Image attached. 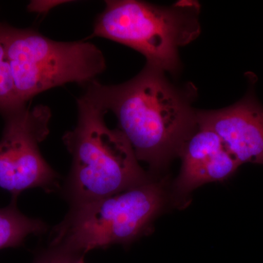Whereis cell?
Wrapping results in <instances>:
<instances>
[{"label":"cell","instance_id":"1","mask_svg":"<svg viewBox=\"0 0 263 263\" xmlns=\"http://www.w3.org/2000/svg\"><path fill=\"white\" fill-rule=\"evenodd\" d=\"M86 90L116 116L137 159L152 171L163 169L179 156L198 126L197 110L192 106L194 86H176L164 71L148 64L127 82L103 85L97 80Z\"/></svg>","mask_w":263,"mask_h":263},{"label":"cell","instance_id":"2","mask_svg":"<svg viewBox=\"0 0 263 263\" xmlns=\"http://www.w3.org/2000/svg\"><path fill=\"white\" fill-rule=\"evenodd\" d=\"M78 121L63 141L72 156L65 186L72 206L110 196L146 182L142 169L122 132L106 125L107 111L85 91L77 99Z\"/></svg>","mask_w":263,"mask_h":263},{"label":"cell","instance_id":"3","mask_svg":"<svg viewBox=\"0 0 263 263\" xmlns=\"http://www.w3.org/2000/svg\"><path fill=\"white\" fill-rule=\"evenodd\" d=\"M200 3L180 0L160 6L137 0H109L95 20L92 37L110 40L141 53L146 64L176 75L180 48L201 32Z\"/></svg>","mask_w":263,"mask_h":263},{"label":"cell","instance_id":"4","mask_svg":"<svg viewBox=\"0 0 263 263\" xmlns=\"http://www.w3.org/2000/svg\"><path fill=\"white\" fill-rule=\"evenodd\" d=\"M0 37L21 103L70 83L86 86L106 69L103 52L93 43L60 42L31 29L0 22Z\"/></svg>","mask_w":263,"mask_h":263},{"label":"cell","instance_id":"5","mask_svg":"<svg viewBox=\"0 0 263 263\" xmlns=\"http://www.w3.org/2000/svg\"><path fill=\"white\" fill-rule=\"evenodd\" d=\"M166 200L163 182L151 178L120 193L72 206L54 228L50 245L85 254L129 243L146 233Z\"/></svg>","mask_w":263,"mask_h":263},{"label":"cell","instance_id":"6","mask_svg":"<svg viewBox=\"0 0 263 263\" xmlns=\"http://www.w3.org/2000/svg\"><path fill=\"white\" fill-rule=\"evenodd\" d=\"M51 112L46 105L27 107L5 117L0 139V188L17 197L29 189L52 190L59 176L43 158L39 144L49 133Z\"/></svg>","mask_w":263,"mask_h":263},{"label":"cell","instance_id":"7","mask_svg":"<svg viewBox=\"0 0 263 263\" xmlns=\"http://www.w3.org/2000/svg\"><path fill=\"white\" fill-rule=\"evenodd\" d=\"M197 120L218 135L240 164H263V107L252 92L228 108L197 110Z\"/></svg>","mask_w":263,"mask_h":263},{"label":"cell","instance_id":"8","mask_svg":"<svg viewBox=\"0 0 263 263\" xmlns=\"http://www.w3.org/2000/svg\"><path fill=\"white\" fill-rule=\"evenodd\" d=\"M179 156L181 171L174 187L179 195H186L204 183L228 179L240 165L216 133L199 124Z\"/></svg>","mask_w":263,"mask_h":263},{"label":"cell","instance_id":"9","mask_svg":"<svg viewBox=\"0 0 263 263\" xmlns=\"http://www.w3.org/2000/svg\"><path fill=\"white\" fill-rule=\"evenodd\" d=\"M47 226L40 219L22 214L13 197L8 206L0 209V250L22 245L30 235L44 233Z\"/></svg>","mask_w":263,"mask_h":263},{"label":"cell","instance_id":"10","mask_svg":"<svg viewBox=\"0 0 263 263\" xmlns=\"http://www.w3.org/2000/svg\"><path fill=\"white\" fill-rule=\"evenodd\" d=\"M17 97L4 44L0 37V114L3 117L25 108Z\"/></svg>","mask_w":263,"mask_h":263},{"label":"cell","instance_id":"11","mask_svg":"<svg viewBox=\"0 0 263 263\" xmlns=\"http://www.w3.org/2000/svg\"><path fill=\"white\" fill-rule=\"evenodd\" d=\"M84 255L61 246L49 245L40 252L33 263H86Z\"/></svg>","mask_w":263,"mask_h":263},{"label":"cell","instance_id":"12","mask_svg":"<svg viewBox=\"0 0 263 263\" xmlns=\"http://www.w3.org/2000/svg\"><path fill=\"white\" fill-rule=\"evenodd\" d=\"M68 3L69 1H63V0H35V1H31L30 3H29L27 10L32 13L46 14L59 5Z\"/></svg>","mask_w":263,"mask_h":263}]
</instances>
